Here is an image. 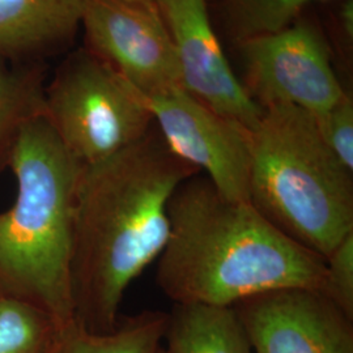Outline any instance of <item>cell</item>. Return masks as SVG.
Segmentation results:
<instances>
[{
    "label": "cell",
    "mask_w": 353,
    "mask_h": 353,
    "mask_svg": "<svg viewBox=\"0 0 353 353\" xmlns=\"http://www.w3.org/2000/svg\"><path fill=\"white\" fill-rule=\"evenodd\" d=\"M196 174L168 148L154 125L125 150L83 168L71 255V294L80 327L100 335L117 327L128 285L164 252L174 191Z\"/></svg>",
    "instance_id": "cell-1"
},
{
    "label": "cell",
    "mask_w": 353,
    "mask_h": 353,
    "mask_svg": "<svg viewBox=\"0 0 353 353\" xmlns=\"http://www.w3.org/2000/svg\"><path fill=\"white\" fill-rule=\"evenodd\" d=\"M170 233L156 280L179 305L234 306L284 290L322 292L326 259L292 240L250 203L191 176L169 203Z\"/></svg>",
    "instance_id": "cell-2"
},
{
    "label": "cell",
    "mask_w": 353,
    "mask_h": 353,
    "mask_svg": "<svg viewBox=\"0 0 353 353\" xmlns=\"http://www.w3.org/2000/svg\"><path fill=\"white\" fill-rule=\"evenodd\" d=\"M17 194L0 212V300L75 323L71 255L76 188L83 165L67 151L45 112L19 132L10 166Z\"/></svg>",
    "instance_id": "cell-3"
},
{
    "label": "cell",
    "mask_w": 353,
    "mask_h": 353,
    "mask_svg": "<svg viewBox=\"0 0 353 353\" xmlns=\"http://www.w3.org/2000/svg\"><path fill=\"white\" fill-rule=\"evenodd\" d=\"M249 201L292 240L326 259L353 232V178L321 138L314 115L263 108L248 130Z\"/></svg>",
    "instance_id": "cell-4"
},
{
    "label": "cell",
    "mask_w": 353,
    "mask_h": 353,
    "mask_svg": "<svg viewBox=\"0 0 353 353\" xmlns=\"http://www.w3.org/2000/svg\"><path fill=\"white\" fill-rule=\"evenodd\" d=\"M43 102L51 126L83 166L125 150L154 125L139 90L92 51L62 65Z\"/></svg>",
    "instance_id": "cell-5"
},
{
    "label": "cell",
    "mask_w": 353,
    "mask_h": 353,
    "mask_svg": "<svg viewBox=\"0 0 353 353\" xmlns=\"http://www.w3.org/2000/svg\"><path fill=\"white\" fill-rule=\"evenodd\" d=\"M236 49L242 64L241 83L262 109L292 105L323 113L347 92L334 68L326 33L306 13L284 30Z\"/></svg>",
    "instance_id": "cell-6"
},
{
    "label": "cell",
    "mask_w": 353,
    "mask_h": 353,
    "mask_svg": "<svg viewBox=\"0 0 353 353\" xmlns=\"http://www.w3.org/2000/svg\"><path fill=\"white\" fill-rule=\"evenodd\" d=\"M141 96L176 157L204 172L228 199L250 203L248 128L214 113L178 85Z\"/></svg>",
    "instance_id": "cell-7"
},
{
    "label": "cell",
    "mask_w": 353,
    "mask_h": 353,
    "mask_svg": "<svg viewBox=\"0 0 353 353\" xmlns=\"http://www.w3.org/2000/svg\"><path fill=\"white\" fill-rule=\"evenodd\" d=\"M93 54L141 94L179 85L176 49L154 0H84Z\"/></svg>",
    "instance_id": "cell-8"
},
{
    "label": "cell",
    "mask_w": 353,
    "mask_h": 353,
    "mask_svg": "<svg viewBox=\"0 0 353 353\" xmlns=\"http://www.w3.org/2000/svg\"><path fill=\"white\" fill-rule=\"evenodd\" d=\"M176 49L179 85L214 113L252 130L263 109L229 64L207 0H154Z\"/></svg>",
    "instance_id": "cell-9"
},
{
    "label": "cell",
    "mask_w": 353,
    "mask_h": 353,
    "mask_svg": "<svg viewBox=\"0 0 353 353\" xmlns=\"http://www.w3.org/2000/svg\"><path fill=\"white\" fill-rule=\"evenodd\" d=\"M234 309L254 353H353V319L318 290L270 292Z\"/></svg>",
    "instance_id": "cell-10"
},
{
    "label": "cell",
    "mask_w": 353,
    "mask_h": 353,
    "mask_svg": "<svg viewBox=\"0 0 353 353\" xmlns=\"http://www.w3.org/2000/svg\"><path fill=\"white\" fill-rule=\"evenodd\" d=\"M84 0H0V52L37 50L81 26Z\"/></svg>",
    "instance_id": "cell-11"
},
{
    "label": "cell",
    "mask_w": 353,
    "mask_h": 353,
    "mask_svg": "<svg viewBox=\"0 0 353 353\" xmlns=\"http://www.w3.org/2000/svg\"><path fill=\"white\" fill-rule=\"evenodd\" d=\"M164 339L169 353H254L234 306L176 303Z\"/></svg>",
    "instance_id": "cell-12"
},
{
    "label": "cell",
    "mask_w": 353,
    "mask_h": 353,
    "mask_svg": "<svg viewBox=\"0 0 353 353\" xmlns=\"http://www.w3.org/2000/svg\"><path fill=\"white\" fill-rule=\"evenodd\" d=\"M331 0H207L208 11L234 48L284 30L313 4Z\"/></svg>",
    "instance_id": "cell-13"
},
{
    "label": "cell",
    "mask_w": 353,
    "mask_h": 353,
    "mask_svg": "<svg viewBox=\"0 0 353 353\" xmlns=\"http://www.w3.org/2000/svg\"><path fill=\"white\" fill-rule=\"evenodd\" d=\"M169 314L144 312L119 319L109 334H92L77 323L64 328L58 353H154L161 347Z\"/></svg>",
    "instance_id": "cell-14"
},
{
    "label": "cell",
    "mask_w": 353,
    "mask_h": 353,
    "mask_svg": "<svg viewBox=\"0 0 353 353\" xmlns=\"http://www.w3.org/2000/svg\"><path fill=\"white\" fill-rule=\"evenodd\" d=\"M45 89L32 76L11 71L0 59V173L8 169L20 130L45 112Z\"/></svg>",
    "instance_id": "cell-15"
},
{
    "label": "cell",
    "mask_w": 353,
    "mask_h": 353,
    "mask_svg": "<svg viewBox=\"0 0 353 353\" xmlns=\"http://www.w3.org/2000/svg\"><path fill=\"white\" fill-rule=\"evenodd\" d=\"M64 328L38 309L0 300V353H58Z\"/></svg>",
    "instance_id": "cell-16"
},
{
    "label": "cell",
    "mask_w": 353,
    "mask_h": 353,
    "mask_svg": "<svg viewBox=\"0 0 353 353\" xmlns=\"http://www.w3.org/2000/svg\"><path fill=\"white\" fill-rule=\"evenodd\" d=\"M316 128L331 153L353 173V99L351 92L326 112L313 114Z\"/></svg>",
    "instance_id": "cell-17"
},
{
    "label": "cell",
    "mask_w": 353,
    "mask_h": 353,
    "mask_svg": "<svg viewBox=\"0 0 353 353\" xmlns=\"http://www.w3.org/2000/svg\"><path fill=\"white\" fill-rule=\"evenodd\" d=\"M321 293L353 319V232L326 258V276Z\"/></svg>",
    "instance_id": "cell-18"
},
{
    "label": "cell",
    "mask_w": 353,
    "mask_h": 353,
    "mask_svg": "<svg viewBox=\"0 0 353 353\" xmlns=\"http://www.w3.org/2000/svg\"><path fill=\"white\" fill-rule=\"evenodd\" d=\"M330 24L326 37L332 54L338 52L345 68L352 65L353 55V0H331Z\"/></svg>",
    "instance_id": "cell-19"
},
{
    "label": "cell",
    "mask_w": 353,
    "mask_h": 353,
    "mask_svg": "<svg viewBox=\"0 0 353 353\" xmlns=\"http://www.w3.org/2000/svg\"><path fill=\"white\" fill-rule=\"evenodd\" d=\"M154 353H169L168 351H166V348H163V347H160L157 351Z\"/></svg>",
    "instance_id": "cell-20"
}]
</instances>
